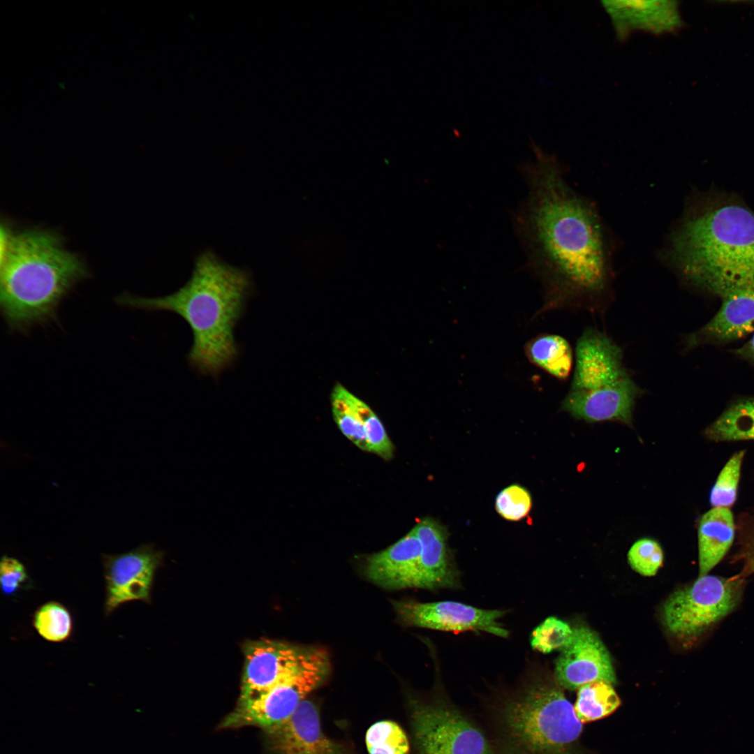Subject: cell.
Returning <instances> with one entry per match:
<instances>
[{
    "label": "cell",
    "instance_id": "12",
    "mask_svg": "<svg viewBox=\"0 0 754 754\" xmlns=\"http://www.w3.org/2000/svg\"><path fill=\"white\" fill-rule=\"evenodd\" d=\"M572 629L570 642L555 661L556 683L569 690L596 681L615 684L616 677L610 654L598 635L584 626Z\"/></svg>",
    "mask_w": 754,
    "mask_h": 754
},
{
    "label": "cell",
    "instance_id": "29",
    "mask_svg": "<svg viewBox=\"0 0 754 754\" xmlns=\"http://www.w3.org/2000/svg\"><path fill=\"white\" fill-rule=\"evenodd\" d=\"M572 635L573 629L568 623L555 616H549L533 630L531 646L542 653L561 651L570 642Z\"/></svg>",
    "mask_w": 754,
    "mask_h": 754
},
{
    "label": "cell",
    "instance_id": "9",
    "mask_svg": "<svg viewBox=\"0 0 754 754\" xmlns=\"http://www.w3.org/2000/svg\"><path fill=\"white\" fill-rule=\"evenodd\" d=\"M392 603L399 619L408 626L445 632L482 631L503 638L509 635L499 622L505 614L503 610L485 609L451 600L421 603L403 600Z\"/></svg>",
    "mask_w": 754,
    "mask_h": 754
},
{
    "label": "cell",
    "instance_id": "16",
    "mask_svg": "<svg viewBox=\"0 0 754 754\" xmlns=\"http://www.w3.org/2000/svg\"><path fill=\"white\" fill-rule=\"evenodd\" d=\"M266 732L274 754H350L325 734L318 709L308 700L283 724Z\"/></svg>",
    "mask_w": 754,
    "mask_h": 754
},
{
    "label": "cell",
    "instance_id": "5",
    "mask_svg": "<svg viewBox=\"0 0 754 754\" xmlns=\"http://www.w3.org/2000/svg\"><path fill=\"white\" fill-rule=\"evenodd\" d=\"M496 754H584L574 707L554 677L529 667L517 685L489 704Z\"/></svg>",
    "mask_w": 754,
    "mask_h": 754
},
{
    "label": "cell",
    "instance_id": "10",
    "mask_svg": "<svg viewBox=\"0 0 754 754\" xmlns=\"http://www.w3.org/2000/svg\"><path fill=\"white\" fill-rule=\"evenodd\" d=\"M161 558V553L150 545L123 554L102 555L106 615L126 603L149 600L154 572Z\"/></svg>",
    "mask_w": 754,
    "mask_h": 754
},
{
    "label": "cell",
    "instance_id": "25",
    "mask_svg": "<svg viewBox=\"0 0 754 754\" xmlns=\"http://www.w3.org/2000/svg\"><path fill=\"white\" fill-rule=\"evenodd\" d=\"M350 392L337 384L331 393V407L334 420L342 434L357 448L369 452L364 427L353 407Z\"/></svg>",
    "mask_w": 754,
    "mask_h": 754
},
{
    "label": "cell",
    "instance_id": "8",
    "mask_svg": "<svg viewBox=\"0 0 754 754\" xmlns=\"http://www.w3.org/2000/svg\"><path fill=\"white\" fill-rule=\"evenodd\" d=\"M330 660L323 649L302 668L270 688L246 697L222 722L223 728L257 726L266 731L286 721L306 695L318 687L330 672Z\"/></svg>",
    "mask_w": 754,
    "mask_h": 754
},
{
    "label": "cell",
    "instance_id": "26",
    "mask_svg": "<svg viewBox=\"0 0 754 754\" xmlns=\"http://www.w3.org/2000/svg\"><path fill=\"white\" fill-rule=\"evenodd\" d=\"M365 743L369 754H408L410 748L404 731L391 720L378 721L370 726Z\"/></svg>",
    "mask_w": 754,
    "mask_h": 754
},
{
    "label": "cell",
    "instance_id": "1",
    "mask_svg": "<svg viewBox=\"0 0 754 754\" xmlns=\"http://www.w3.org/2000/svg\"><path fill=\"white\" fill-rule=\"evenodd\" d=\"M528 194L517 216L530 264L542 281L535 314L586 311L603 318L614 299L613 250L596 206L567 182L556 156L531 140Z\"/></svg>",
    "mask_w": 754,
    "mask_h": 754
},
{
    "label": "cell",
    "instance_id": "18",
    "mask_svg": "<svg viewBox=\"0 0 754 754\" xmlns=\"http://www.w3.org/2000/svg\"><path fill=\"white\" fill-rule=\"evenodd\" d=\"M721 299L715 315L701 329L686 337L688 348L705 341H732L754 332V283Z\"/></svg>",
    "mask_w": 754,
    "mask_h": 754
},
{
    "label": "cell",
    "instance_id": "34",
    "mask_svg": "<svg viewBox=\"0 0 754 754\" xmlns=\"http://www.w3.org/2000/svg\"><path fill=\"white\" fill-rule=\"evenodd\" d=\"M735 353L742 358L754 363V332L751 334L748 341L737 349Z\"/></svg>",
    "mask_w": 754,
    "mask_h": 754
},
{
    "label": "cell",
    "instance_id": "20",
    "mask_svg": "<svg viewBox=\"0 0 754 754\" xmlns=\"http://www.w3.org/2000/svg\"><path fill=\"white\" fill-rule=\"evenodd\" d=\"M698 577L708 573L723 559L734 538V522L728 508H712L698 526Z\"/></svg>",
    "mask_w": 754,
    "mask_h": 754
},
{
    "label": "cell",
    "instance_id": "30",
    "mask_svg": "<svg viewBox=\"0 0 754 754\" xmlns=\"http://www.w3.org/2000/svg\"><path fill=\"white\" fill-rule=\"evenodd\" d=\"M663 558L660 544L647 538L637 540L628 552V561L632 569L646 577L656 574L663 564Z\"/></svg>",
    "mask_w": 754,
    "mask_h": 754
},
{
    "label": "cell",
    "instance_id": "28",
    "mask_svg": "<svg viewBox=\"0 0 754 754\" xmlns=\"http://www.w3.org/2000/svg\"><path fill=\"white\" fill-rule=\"evenodd\" d=\"M744 455L743 450L735 452L722 468L710 495L713 508H730L735 502Z\"/></svg>",
    "mask_w": 754,
    "mask_h": 754
},
{
    "label": "cell",
    "instance_id": "19",
    "mask_svg": "<svg viewBox=\"0 0 754 754\" xmlns=\"http://www.w3.org/2000/svg\"><path fill=\"white\" fill-rule=\"evenodd\" d=\"M413 529L420 544L418 587L435 589L459 586V575L448 551L447 533L434 519L420 520Z\"/></svg>",
    "mask_w": 754,
    "mask_h": 754
},
{
    "label": "cell",
    "instance_id": "31",
    "mask_svg": "<svg viewBox=\"0 0 754 754\" xmlns=\"http://www.w3.org/2000/svg\"><path fill=\"white\" fill-rule=\"evenodd\" d=\"M532 506L531 496L528 491L519 485H511L501 490L496 496L495 508L503 519L517 522L524 519Z\"/></svg>",
    "mask_w": 754,
    "mask_h": 754
},
{
    "label": "cell",
    "instance_id": "22",
    "mask_svg": "<svg viewBox=\"0 0 754 754\" xmlns=\"http://www.w3.org/2000/svg\"><path fill=\"white\" fill-rule=\"evenodd\" d=\"M705 435L714 441L754 440V397L729 406L709 424Z\"/></svg>",
    "mask_w": 754,
    "mask_h": 754
},
{
    "label": "cell",
    "instance_id": "21",
    "mask_svg": "<svg viewBox=\"0 0 754 754\" xmlns=\"http://www.w3.org/2000/svg\"><path fill=\"white\" fill-rule=\"evenodd\" d=\"M526 357L535 367L559 380H566L573 366V353L569 342L554 334H539L524 346Z\"/></svg>",
    "mask_w": 754,
    "mask_h": 754
},
{
    "label": "cell",
    "instance_id": "11",
    "mask_svg": "<svg viewBox=\"0 0 754 754\" xmlns=\"http://www.w3.org/2000/svg\"><path fill=\"white\" fill-rule=\"evenodd\" d=\"M322 650L271 640L247 644L239 697L270 688L302 668Z\"/></svg>",
    "mask_w": 754,
    "mask_h": 754
},
{
    "label": "cell",
    "instance_id": "4",
    "mask_svg": "<svg viewBox=\"0 0 754 754\" xmlns=\"http://www.w3.org/2000/svg\"><path fill=\"white\" fill-rule=\"evenodd\" d=\"M84 274L82 263L50 232L12 234L1 227L0 305L10 329L22 332L54 317Z\"/></svg>",
    "mask_w": 754,
    "mask_h": 754
},
{
    "label": "cell",
    "instance_id": "24",
    "mask_svg": "<svg viewBox=\"0 0 754 754\" xmlns=\"http://www.w3.org/2000/svg\"><path fill=\"white\" fill-rule=\"evenodd\" d=\"M32 623L37 633L50 642L66 641L73 630V619L70 611L57 601L41 605L35 611Z\"/></svg>",
    "mask_w": 754,
    "mask_h": 754
},
{
    "label": "cell",
    "instance_id": "17",
    "mask_svg": "<svg viewBox=\"0 0 754 754\" xmlns=\"http://www.w3.org/2000/svg\"><path fill=\"white\" fill-rule=\"evenodd\" d=\"M420 544L413 528L386 549L370 555L364 573L375 584L389 589L417 588Z\"/></svg>",
    "mask_w": 754,
    "mask_h": 754
},
{
    "label": "cell",
    "instance_id": "6",
    "mask_svg": "<svg viewBox=\"0 0 754 754\" xmlns=\"http://www.w3.org/2000/svg\"><path fill=\"white\" fill-rule=\"evenodd\" d=\"M744 588L743 575L698 577L666 599L662 610L664 624L681 642L692 644L737 608Z\"/></svg>",
    "mask_w": 754,
    "mask_h": 754
},
{
    "label": "cell",
    "instance_id": "2",
    "mask_svg": "<svg viewBox=\"0 0 754 754\" xmlns=\"http://www.w3.org/2000/svg\"><path fill=\"white\" fill-rule=\"evenodd\" d=\"M253 290L251 274L207 251L196 258L188 281L175 293L161 297L123 295L119 304L146 311H166L189 325L193 344L186 356L198 374L215 380L233 367L241 349L235 330Z\"/></svg>",
    "mask_w": 754,
    "mask_h": 754
},
{
    "label": "cell",
    "instance_id": "3",
    "mask_svg": "<svg viewBox=\"0 0 754 754\" xmlns=\"http://www.w3.org/2000/svg\"><path fill=\"white\" fill-rule=\"evenodd\" d=\"M661 253L686 284L723 298L754 283V212L732 198L691 202Z\"/></svg>",
    "mask_w": 754,
    "mask_h": 754
},
{
    "label": "cell",
    "instance_id": "33",
    "mask_svg": "<svg viewBox=\"0 0 754 754\" xmlns=\"http://www.w3.org/2000/svg\"><path fill=\"white\" fill-rule=\"evenodd\" d=\"M738 559L743 566V575H754V528L744 540Z\"/></svg>",
    "mask_w": 754,
    "mask_h": 754
},
{
    "label": "cell",
    "instance_id": "27",
    "mask_svg": "<svg viewBox=\"0 0 754 754\" xmlns=\"http://www.w3.org/2000/svg\"><path fill=\"white\" fill-rule=\"evenodd\" d=\"M350 399L364 427L369 452L384 459H390L394 447L380 420L367 404L352 393Z\"/></svg>",
    "mask_w": 754,
    "mask_h": 754
},
{
    "label": "cell",
    "instance_id": "14",
    "mask_svg": "<svg viewBox=\"0 0 754 754\" xmlns=\"http://www.w3.org/2000/svg\"><path fill=\"white\" fill-rule=\"evenodd\" d=\"M643 390L628 375L619 381L596 389L569 390L561 410L587 422L632 423L637 399Z\"/></svg>",
    "mask_w": 754,
    "mask_h": 754
},
{
    "label": "cell",
    "instance_id": "23",
    "mask_svg": "<svg viewBox=\"0 0 754 754\" xmlns=\"http://www.w3.org/2000/svg\"><path fill=\"white\" fill-rule=\"evenodd\" d=\"M574 711L582 723L603 719L613 714L621 705V700L612 684L596 681L577 689Z\"/></svg>",
    "mask_w": 754,
    "mask_h": 754
},
{
    "label": "cell",
    "instance_id": "13",
    "mask_svg": "<svg viewBox=\"0 0 754 754\" xmlns=\"http://www.w3.org/2000/svg\"><path fill=\"white\" fill-rule=\"evenodd\" d=\"M630 374L622 348L605 332L588 327L577 340L569 390H588L613 384Z\"/></svg>",
    "mask_w": 754,
    "mask_h": 754
},
{
    "label": "cell",
    "instance_id": "7",
    "mask_svg": "<svg viewBox=\"0 0 754 754\" xmlns=\"http://www.w3.org/2000/svg\"><path fill=\"white\" fill-rule=\"evenodd\" d=\"M411 709L418 754H496L491 739L442 688L428 700L413 699Z\"/></svg>",
    "mask_w": 754,
    "mask_h": 754
},
{
    "label": "cell",
    "instance_id": "15",
    "mask_svg": "<svg viewBox=\"0 0 754 754\" xmlns=\"http://www.w3.org/2000/svg\"><path fill=\"white\" fill-rule=\"evenodd\" d=\"M616 38L626 40L635 31L660 36L675 34L684 26L677 1H603Z\"/></svg>",
    "mask_w": 754,
    "mask_h": 754
},
{
    "label": "cell",
    "instance_id": "32",
    "mask_svg": "<svg viewBox=\"0 0 754 754\" xmlns=\"http://www.w3.org/2000/svg\"><path fill=\"white\" fill-rule=\"evenodd\" d=\"M29 577L23 565L17 559L4 555L0 562V584L6 596H15L28 586Z\"/></svg>",
    "mask_w": 754,
    "mask_h": 754
}]
</instances>
